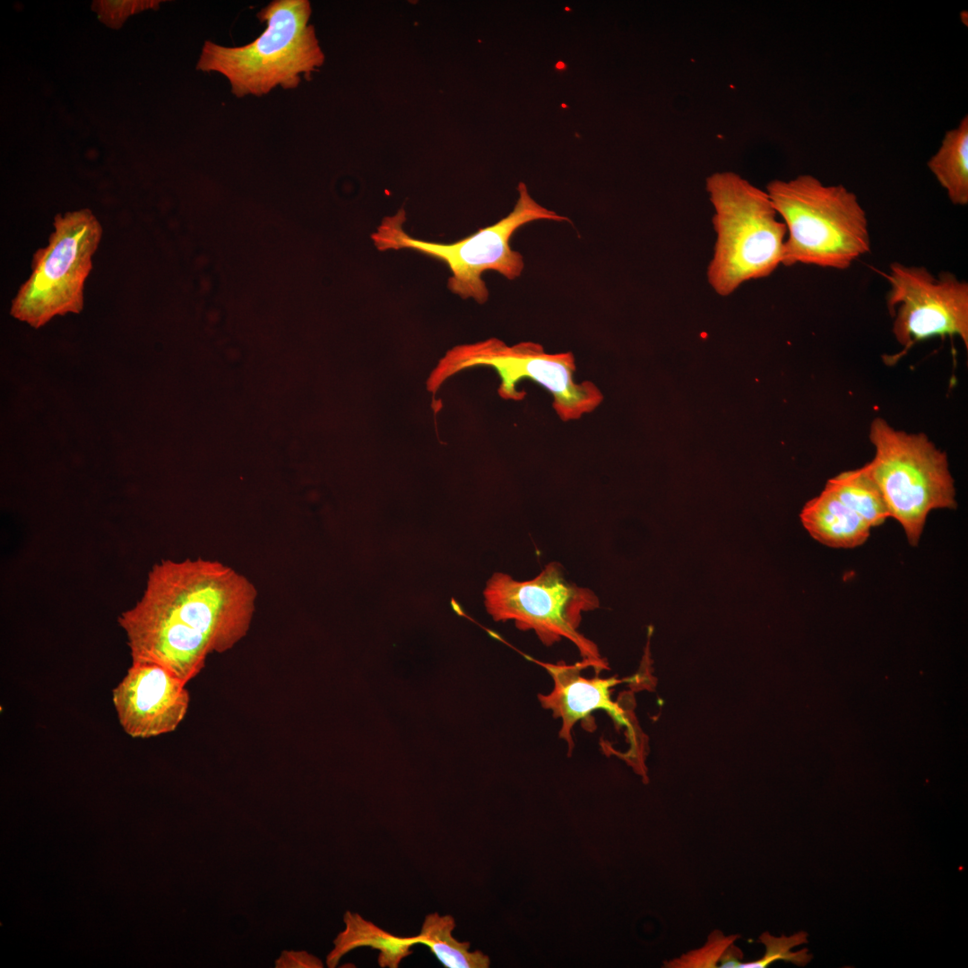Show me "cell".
I'll list each match as a JSON object with an SVG mask.
<instances>
[{
	"label": "cell",
	"mask_w": 968,
	"mask_h": 968,
	"mask_svg": "<svg viewBox=\"0 0 968 968\" xmlns=\"http://www.w3.org/2000/svg\"><path fill=\"white\" fill-rule=\"evenodd\" d=\"M766 192L786 227L782 264L845 270L869 252L866 212L844 186L800 175L773 180Z\"/></svg>",
	"instance_id": "3"
},
{
	"label": "cell",
	"mask_w": 968,
	"mask_h": 968,
	"mask_svg": "<svg viewBox=\"0 0 968 968\" xmlns=\"http://www.w3.org/2000/svg\"><path fill=\"white\" fill-rule=\"evenodd\" d=\"M539 663L546 669L554 682L551 692L540 694L539 700L542 707L552 712L554 718L561 719L559 737L567 743L569 754L574 748L573 727L577 722L589 719L592 712L604 710L618 726L631 727L625 711L611 699V688L620 682L615 677L584 678L582 671L592 667L584 660L573 665L564 661Z\"/></svg>",
	"instance_id": "13"
},
{
	"label": "cell",
	"mask_w": 968,
	"mask_h": 968,
	"mask_svg": "<svg viewBox=\"0 0 968 968\" xmlns=\"http://www.w3.org/2000/svg\"><path fill=\"white\" fill-rule=\"evenodd\" d=\"M758 941L765 946V954L762 958L740 963L738 968H765L776 961L790 962L799 966H805L812 959V955L804 948L798 952L791 950L801 944L808 942V933L799 931L792 936L774 937L768 932H764Z\"/></svg>",
	"instance_id": "17"
},
{
	"label": "cell",
	"mask_w": 968,
	"mask_h": 968,
	"mask_svg": "<svg viewBox=\"0 0 968 968\" xmlns=\"http://www.w3.org/2000/svg\"><path fill=\"white\" fill-rule=\"evenodd\" d=\"M455 920L449 914L438 912L425 916L419 932L414 936L416 944L429 948L445 968H488L489 957L480 950L471 951L469 942L454 937Z\"/></svg>",
	"instance_id": "16"
},
{
	"label": "cell",
	"mask_w": 968,
	"mask_h": 968,
	"mask_svg": "<svg viewBox=\"0 0 968 968\" xmlns=\"http://www.w3.org/2000/svg\"><path fill=\"white\" fill-rule=\"evenodd\" d=\"M475 367H488L497 372L500 379L497 392L505 400L520 402L525 398L526 393L518 389L522 381L530 380L542 386L552 396L553 409L565 422L592 412L603 401L594 383L576 382V365L571 351L548 353L537 342L507 345L497 338L448 350L430 374L427 387L435 393L450 376Z\"/></svg>",
	"instance_id": "7"
},
{
	"label": "cell",
	"mask_w": 968,
	"mask_h": 968,
	"mask_svg": "<svg viewBox=\"0 0 968 968\" xmlns=\"http://www.w3.org/2000/svg\"><path fill=\"white\" fill-rule=\"evenodd\" d=\"M256 589L218 561L164 559L148 574L141 599L117 618L132 661L159 664L188 683L209 655L244 638Z\"/></svg>",
	"instance_id": "1"
},
{
	"label": "cell",
	"mask_w": 968,
	"mask_h": 968,
	"mask_svg": "<svg viewBox=\"0 0 968 968\" xmlns=\"http://www.w3.org/2000/svg\"><path fill=\"white\" fill-rule=\"evenodd\" d=\"M886 306L893 334L903 356L917 342L934 336H958L968 349V283L949 272L934 275L923 266L892 263Z\"/></svg>",
	"instance_id": "10"
},
{
	"label": "cell",
	"mask_w": 968,
	"mask_h": 968,
	"mask_svg": "<svg viewBox=\"0 0 968 968\" xmlns=\"http://www.w3.org/2000/svg\"><path fill=\"white\" fill-rule=\"evenodd\" d=\"M518 191L517 202L506 217L451 244L411 237L402 228L406 219L402 209L385 218L371 238L380 251L412 249L442 261L451 272L448 289L462 298H471L483 304L488 298V288L482 280L484 272L495 271L514 280L523 271V256L510 246V239L518 229L535 220H569L535 202L524 183L519 184Z\"/></svg>",
	"instance_id": "6"
},
{
	"label": "cell",
	"mask_w": 968,
	"mask_h": 968,
	"mask_svg": "<svg viewBox=\"0 0 968 968\" xmlns=\"http://www.w3.org/2000/svg\"><path fill=\"white\" fill-rule=\"evenodd\" d=\"M799 516L815 540L841 549L862 545L871 528L890 517L863 466L828 480L822 492L806 503Z\"/></svg>",
	"instance_id": "11"
},
{
	"label": "cell",
	"mask_w": 968,
	"mask_h": 968,
	"mask_svg": "<svg viewBox=\"0 0 968 968\" xmlns=\"http://www.w3.org/2000/svg\"><path fill=\"white\" fill-rule=\"evenodd\" d=\"M311 14L307 0L272 1L256 14L265 24L257 38L239 47L206 40L196 69L226 77L237 98L294 90L324 62Z\"/></svg>",
	"instance_id": "2"
},
{
	"label": "cell",
	"mask_w": 968,
	"mask_h": 968,
	"mask_svg": "<svg viewBox=\"0 0 968 968\" xmlns=\"http://www.w3.org/2000/svg\"><path fill=\"white\" fill-rule=\"evenodd\" d=\"M345 928L333 940L334 947L327 955L326 964L336 967L347 953L363 946L378 951L377 964L382 968H397L417 945L414 936L400 937L378 927L360 914L346 912Z\"/></svg>",
	"instance_id": "14"
},
{
	"label": "cell",
	"mask_w": 968,
	"mask_h": 968,
	"mask_svg": "<svg viewBox=\"0 0 968 968\" xmlns=\"http://www.w3.org/2000/svg\"><path fill=\"white\" fill-rule=\"evenodd\" d=\"M743 958V952L739 947L733 944L729 946L720 959V968H738Z\"/></svg>",
	"instance_id": "21"
},
{
	"label": "cell",
	"mask_w": 968,
	"mask_h": 968,
	"mask_svg": "<svg viewBox=\"0 0 968 968\" xmlns=\"http://www.w3.org/2000/svg\"><path fill=\"white\" fill-rule=\"evenodd\" d=\"M928 168L955 205L968 204V117L947 131Z\"/></svg>",
	"instance_id": "15"
},
{
	"label": "cell",
	"mask_w": 968,
	"mask_h": 968,
	"mask_svg": "<svg viewBox=\"0 0 968 968\" xmlns=\"http://www.w3.org/2000/svg\"><path fill=\"white\" fill-rule=\"evenodd\" d=\"M869 439L875 455L863 468L878 488L889 516L916 546L932 510L956 507L946 454L926 435L895 429L882 418L872 420Z\"/></svg>",
	"instance_id": "5"
},
{
	"label": "cell",
	"mask_w": 968,
	"mask_h": 968,
	"mask_svg": "<svg viewBox=\"0 0 968 968\" xmlns=\"http://www.w3.org/2000/svg\"><path fill=\"white\" fill-rule=\"evenodd\" d=\"M740 936L739 934L725 936L721 930L714 929L708 936L706 943L694 950H690L679 957L666 961L665 968H715L718 967L721 956L725 949L733 944Z\"/></svg>",
	"instance_id": "18"
},
{
	"label": "cell",
	"mask_w": 968,
	"mask_h": 968,
	"mask_svg": "<svg viewBox=\"0 0 968 968\" xmlns=\"http://www.w3.org/2000/svg\"><path fill=\"white\" fill-rule=\"evenodd\" d=\"M160 1H94L91 9L107 26L119 29L127 17L143 10L158 9Z\"/></svg>",
	"instance_id": "19"
},
{
	"label": "cell",
	"mask_w": 968,
	"mask_h": 968,
	"mask_svg": "<svg viewBox=\"0 0 968 968\" xmlns=\"http://www.w3.org/2000/svg\"><path fill=\"white\" fill-rule=\"evenodd\" d=\"M483 593L494 620H514L517 628L534 631L547 646L566 638L597 674L608 669L597 645L578 632L582 614L599 608V599L592 590L566 581L558 563L550 562L537 576L523 582L495 573Z\"/></svg>",
	"instance_id": "9"
},
{
	"label": "cell",
	"mask_w": 968,
	"mask_h": 968,
	"mask_svg": "<svg viewBox=\"0 0 968 968\" xmlns=\"http://www.w3.org/2000/svg\"><path fill=\"white\" fill-rule=\"evenodd\" d=\"M278 967H323L322 962L315 956L305 952H283L276 962Z\"/></svg>",
	"instance_id": "20"
},
{
	"label": "cell",
	"mask_w": 968,
	"mask_h": 968,
	"mask_svg": "<svg viewBox=\"0 0 968 968\" xmlns=\"http://www.w3.org/2000/svg\"><path fill=\"white\" fill-rule=\"evenodd\" d=\"M705 187L716 233L706 276L712 289L725 297L782 264L786 227L767 192L734 172L709 176Z\"/></svg>",
	"instance_id": "4"
},
{
	"label": "cell",
	"mask_w": 968,
	"mask_h": 968,
	"mask_svg": "<svg viewBox=\"0 0 968 968\" xmlns=\"http://www.w3.org/2000/svg\"><path fill=\"white\" fill-rule=\"evenodd\" d=\"M102 237L103 227L90 209L56 214L48 244L34 253L31 272L11 302V315L38 329L55 316L81 313Z\"/></svg>",
	"instance_id": "8"
},
{
	"label": "cell",
	"mask_w": 968,
	"mask_h": 968,
	"mask_svg": "<svg viewBox=\"0 0 968 968\" xmlns=\"http://www.w3.org/2000/svg\"><path fill=\"white\" fill-rule=\"evenodd\" d=\"M186 684L159 664L132 661L112 690V702L124 731L134 739L173 732L188 711Z\"/></svg>",
	"instance_id": "12"
}]
</instances>
